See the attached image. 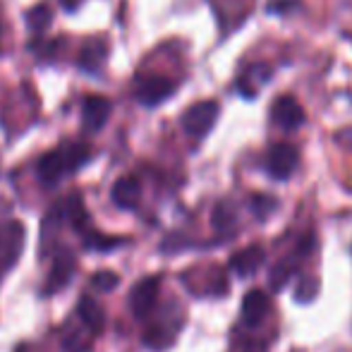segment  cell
<instances>
[{
  "instance_id": "7402d4cb",
  "label": "cell",
  "mask_w": 352,
  "mask_h": 352,
  "mask_svg": "<svg viewBox=\"0 0 352 352\" xmlns=\"http://www.w3.org/2000/svg\"><path fill=\"white\" fill-rule=\"evenodd\" d=\"M300 8V0H271L266 12L269 14H290Z\"/></svg>"
},
{
  "instance_id": "4fadbf2b",
  "label": "cell",
  "mask_w": 352,
  "mask_h": 352,
  "mask_svg": "<svg viewBox=\"0 0 352 352\" xmlns=\"http://www.w3.org/2000/svg\"><path fill=\"white\" fill-rule=\"evenodd\" d=\"M269 311H271V302L264 290H250L245 295V300H242V321L247 326H252V329L264 324Z\"/></svg>"
},
{
  "instance_id": "44dd1931",
  "label": "cell",
  "mask_w": 352,
  "mask_h": 352,
  "mask_svg": "<svg viewBox=\"0 0 352 352\" xmlns=\"http://www.w3.org/2000/svg\"><path fill=\"white\" fill-rule=\"evenodd\" d=\"M292 271H295V266H290L287 261H280V264L276 266L274 271H271V278H269L271 287H274V290H280V287L285 285V280L290 278Z\"/></svg>"
},
{
  "instance_id": "e0dca14e",
  "label": "cell",
  "mask_w": 352,
  "mask_h": 352,
  "mask_svg": "<svg viewBox=\"0 0 352 352\" xmlns=\"http://www.w3.org/2000/svg\"><path fill=\"white\" fill-rule=\"evenodd\" d=\"M122 237H111V235H101L96 230H87L84 232V247L94 252H108V250H116V247L122 245Z\"/></svg>"
},
{
  "instance_id": "ac0fdd59",
  "label": "cell",
  "mask_w": 352,
  "mask_h": 352,
  "mask_svg": "<svg viewBox=\"0 0 352 352\" xmlns=\"http://www.w3.org/2000/svg\"><path fill=\"white\" fill-rule=\"evenodd\" d=\"M250 209L256 216V221H266L271 213L278 209V199L271 197V195H264V192H259V195H254L250 199Z\"/></svg>"
},
{
  "instance_id": "6da1fadb",
  "label": "cell",
  "mask_w": 352,
  "mask_h": 352,
  "mask_svg": "<svg viewBox=\"0 0 352 352\" xmlns=\"http://www.w3.org/2000/svg\"><path fill=\"white\" fill-rule=\"evenodd\" d=\"M94 158V151L82 142L74 144H60L53 151L43 153L36 163V175L43 185H56L60 182L63 177L77 173L82 166H87L89 161Z\"/></svg>"
},
{
  "instance_id": "ffe728a7",
  "label": "cell",
  "mask_w": 352,
  "mask_h": 352,
  "mask_svg": "<svg viewBox=\"0 0 352 352\" xmlns=\"http://www.w3.org/2000/svg\"><path fill=\"white\" fill-rule=\"evenodd\" d=\"M232 223H235V211L230 209L228 201H221V204L213 209V226H216L218 230H228V228H232Z\"/></svg>"
},
{
  "instance_id": "7a4b0ae2",
  "label": "cell",
  "mask_w": 352,
  "mask_h": 352,
  "mask_svg": "<svg viewBox=\"0 0 352 352\" xmlns=\"http://www.w3.org/2000/svg\"><path fill=\"white\" fill-rule=\"evenodd\" d=\"M218 116H221V106H218V101L206 98V101L192 103V106L182 113L180 125H182V130H185L187 137H192V140H204V137L213 130Z\"/></svg>"
},
{
  "instance_id": "9c48e42d",
  "label": "cell",
  "mask_w": 352,
  "mask_h": 352,
  "mask_svg": "<svg viewBox=\"0 0 352 352\" xmlns=\"http://www.w3.org/2000/svg\"><path fill=\"white\" fill-rule=\"evenodd\" d=\"M271 77H274V67H271L269 63H254V65H250L240 77H237L235 89L240 96H245L247 101H252V98L259 94V89L269 84Z\"/></svg>"
},
{
  "instance_id": "2e32d148",
  "label": "cell",
  "mask_w": 352,
  "mask_h": 352,
  "mask_svg": "<svg viewBox=\"0 0 352 352\" xmlns=\"http://www.w3.org/2000/svg\"><path fill=\"white\" fill-rule=\"evenodd\" d=\"M24 22H27V29L34 34H41L48 29V24L53 22V10L48 8L46 3L41 5H34L32 10H27L24 12Z\"/></svg>"
},
{
  "instance_id": "5bb4252c",
  "label": "cell",
  "mask_w": 352,
  "mask_h": 352,
  "mask_svg": "<svg viewBox=\"0 0 352 352\" xmlns=\"http://www.w3.org/2000/svg\"><path fill=\"white\" fill-rule=\"evenodd\" d=\"M77 316L82 319V326L91 336H98L103 329H106V311H103V307L98 305V302L94 300V297H89V295L79 297Z\"/></svg>"
},
{
  "instance_id": "52a82bcc",
  "label": "cell",
  "mask_w": 352,
  "mask_h": 352,
  "mask_svg": "<svg viewBox=\"0 0 352 352\" xmlns=\"http://www.w3.org/2000/svg\"><path fill=\"white\" fill-rule=\"evenodd\" d=\"M158 290H161V278L158 276H146L132 287L130 292V309L135 319H146L151 309L156 307Z\"/></svg>"
},
{
  "instance_id": "cb8c5ba5",
  "label": "cell",
  "mask_w": 352,
  "mask_h": 352,
  "mask_svg": "<svg viewBox=\"0 0 352 352\" xmlns=\"http://www.w3.org/2000/svg\"><path fill=\"white\" fill-rule=\"evenodd\" d=\"M63 10H67V12H74V10H79L84 5V0H60Z\"/></svg>"
},
{
  "instance_id": "277c9868",
  "label": "cell",
  "mask_w": 352,
  "mask_h": 352,
  "mask_svg": "<svg viewBox=\"0 0 352 352\" xmlns=\"http://www.w3.org/2000/svg\"><path fill=\"white\" fill-rule=\"evenodd\" d=\"M175 91H177V82H173V79H168V77H158V74H153V77H142V79H137V84H135L137 103H142V106H146V108L161 106V103H166Z\"/></svg>"
},
{
  "instance_id": "3957f363",
  "label": "cell",
  "mask_w": 352,
  "mask_h": 352,
  "mask_svg": "<svg viewBox=\"0 0 352 352\" xmlns=\"http://www.w3.org/2000/svg\"><path fill=\"white\" fill-rule=\"evenodd\" d=\"M297 166H300V151H297V146H292V144H274V146L269 148V153H266V161H264V168L266 173H269V177H274V180L278 182H285L290 180L292 175H295Z\"/></svg>"
},
{
  "instance_id": "9a60e30c",
  "label": "cell",
  "mask_w": 352,
  "mask_h": 352,
  "mask_svg": "<svg viewBox=\"0 0 352 352\" xmlns=\"http://www.w3.org/2000/svg\"><path fill=\"white\" fill-rule=\"evenodd\" d=\"M106 56H108V46L96 38V41H89L82 46L77 65L82 67L84 72H98L103 63H106Z\"/></svg>"
},
{
  "instance_id": "d6986e66",
  "label": "cell",
  "mask_w": 352,
  "mask_h": 352,
  "mask_svg": "<svg viewBox=\"0 0 352 352\" xmlns=\"http://www.w3.org/2000/svg\"><path fill=\"white\" fill-rule=\"evenodd\" d=\"M89 283H91L94 290L98 292H111L118 287V283H120V276L116 274V271H108V269H101L96 271V274L89 278Z\"/></svg>"
},
{
  "instance_id": "603a6c76",
  "label": "cell",
  "mask_w": 352,
  "mask_h": 352,
  "mask_svg": "<svg viewBox=\"0 0 352 352\" xmlns=\"http://www.w3.org/2000/svg\"><path fill=\"white\" fill-rule=\"evenodd\" d=\"M316 290H319V285H316V280H314V278L300 280V285H297V290H295L297 302H309L311 297L316 295Z\"/></svg>"
},
{
  "instance_id": "5b68a950",
  "label": "cell",
  "mask_w": 352,
  "mask_h": 352,
  "mask_svg": "<svg viewBox=\"0 0 352 352\" xmlns=\"http://www.w3.org/2000/svg\"><path fill=\"white\" fill-rule=\"evenodd\" d=\"M24 226L22 221H5L0 223V266L12 269L17 264L19 254L24 250Z\"/></svg>"
},
{
  "instance_id": "30bf717a",
  "label": "cell",
  "mask_w": 352,
  "mask_h": 352,
  "mask_svg": "<svg viewBox=\"0 0 352 352\" xmlns=\"http://www.w3.org/2000/svg\"><path fill=\"white\" fill-rule=\"evenodd\" d=\"M74 271H77V261H74V254L70 250H60L56 256H53V266L51 274H48V283H46V292H58L72 280Z\"/></svg>"
},
{
  "instance_id": "ba28073f",
  "label": "cell",
  "mask_w": 352,
  "mask_h": 352,
  "mask_svg": "<svg viewBox=\"0 0 352 352\" xmlns=\"http://www.w3.org/2000/svg\"><path fill=\"white\" fill-rule=\"evenodd\" d=\"M113 103L111 98L101 96V94H91V96H84L82 101V125L89 132H98L106 127L108 118H111Z\"/></svg>"
},
{
  "instance_id": "8992f818",
  "label": "cell",
  "mask_w": 352,
  "mask_h": 352,
  "mask_svg": "<svg viewBox=\"0 0 352 352\" xmlns=\"http://www.w3.org/2000/svg\"><path fill=\"white\" fill-rule=\"evenodd\" d=\"M271 120H274V125H278L280 130L295 132L307 122V113L295 96L283 94V96H278L274 101V106H271Z\"/></svg>"
},
{
  "instance_id": "7c38bea8",
  "label": "cell",
  "mask_w": 352,
  "mask_h": 352,
  "mask_svg": "<svg viewBox=\"0 0 352 352\" xmlns=\"http://www.w3.org/2000/svg\"><path fill=\"white\" fill-rule=\"evenodd\" d=\"M111 199L118 209H137L142 199V182L135 175H122L111 190Z\"/></svg>"
},
{
  "instance_id": "8fae6325",
  "label": "cell",
  "mask_w": 352,
  "mask_h": 352,
  "mask_svg": "<svg viewBox=\"0 0 352 352\" xmlns=\"http://www.w3.org/2000/svg\"><path fill=\"white\" fill-rule=\"evenodd\" d=\"M266 261V250L259 245H250L245 247V250L235 252V254L230 256V271H235L240 278H250V276H254L256 271L264 266Z\"/></svg>"
}]
</instances>
